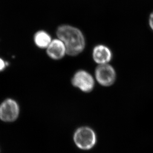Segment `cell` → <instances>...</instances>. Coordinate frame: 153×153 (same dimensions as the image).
Returning a JSON list of instances; mask_svg holds the SVG:
<instances>
[{"mask_svg": "<svg viewBox=\"0 0 153 153\" xmlns=\"http://www.w3.org/2000/svg\"><path fill=\"white\" fill-rule=\"evenodd\" d=\"M75 144L79 149L89 150L94 147L97 137L94 130L89 127H81L75 131L74 137Z\"/></svg>", "mask_w": 153, "mask_h": 153, "instance_id": "cell-2", "label": "cell"}, {"mask_svg": "<svg viewBox=\"0 0 153 153\" xmlns=\"http://www.w3.org/2000/svg\"><path fill=\"white\" fill-rule=\"evenodd\" d=\"M71 83L74 86L85 93L92 91L95 86L93 77L84 70H79L75 72L71 80Z\"/></svg>", "mask_w": 153, "mask_h": 153, "instance_id": "cell-4", "label": "cell"}, {"mask_svg": "<svg viewBox=\"0 0 153 153\" xmlns=\"http://www.w3.org/2000/svg\"><path fill=\"white\" fill-rule=\"evenodd\" d=\"M6 64L5 62L2 59L0 58V71H3L5 68Z\"/></svg>", "mask_w": 153, "mask_h": 153, "instance_id": "cell-9", "label": "cell"}, {"mask_svg": "<svg viewBox=\"0 0 153 153\" xmlns=\"http://www.w3.org/2000/svg\"><path fill=\"white\" fill-rule=\"evenodd\" d=\"M19 108L16 101L8 99L0 105V119L5 122H12L19 117Z\"/></svg>", "mask_w": 153, "mask_h": 153, "instance_id": "cell-5", "label": "cell"}, {"mask_svg": "<svg viewBox=\"0 0 153 153\" xmlns=\"http://www.w3.org/2000/svg\"><path fill=\"white\" fill-rule=\"evenodd\" d=\"M47 53L52 59H62L67 53L65 45L60 39H53L47 48Z\"/></svg>", "mask_w": 153, "mask_h": 153, "instance_id": "cell-6", "label": "cell"}, {"mask_svg": "<svg viewBox=\"0 0 153 153\" xmlns=\"http://www.w3.org/2000/svg\"><path fill=\"white\" fill-rule=\"evenodd\" d=\"M112 56L111 50L105 45H97L93 50V59L99 65L108 64L111 61Z\"/></svg>", "mask_w": 153, "mask_h": 153, "instance_id": "cell-7", "label": "cell"}, {"mask_svg": "<svg viewBox=\"0 0 153 153\" xmlns=\"http://www.w3.org/2000/svg\"><path fill=\"white\" fill-rule=\"evenodd\" d=\"M56 35L65 45L67 54L76 56L84 50L85 39L84 35L77 28L70 25H61L56 30Z\"/></svg>", "mask_w": 153, "mask_h": 153, "instance_id": "cell-1", "label": "cell"}, {"mask_svg": "<svg viewBox=\"0 0 153 153\" xmlns=\"http://www.w3.org/2000/svg\"><path fill=\"white\" fill-rule=\"evenodd\" d=\"M52 40L51 36L45 31H38L35 34L34 36L35 45L38 48L41 49L47 48Z\"/></svg>", "mask_w": 153, "mask_h": 153, "instance_id": "cell-8", "label": "cell"}, {"mask_svg": "<svg viewBox=\"0 0 153 153\" xmlns=\"http://www.w3.org/2000/svg\"><path fill=\"white\" fill-rule=\"evenodd\" d=\"M149 25L150 26L151 28L153 31V12L151 13L149 19Z\"/></svg>", "mask_w": 153, "mask_h": 153, "instance_id": "cell-10", "label": "cell"}, {"mask_svg": "<svg viewBox=\"0 0 153 153\" xmlns=\"http://www.w3.org/2000/svg\"><path fill=\"white\" fill-rule=\"evenodd\" d=\"M115 69L108 64L99 65L95 69L96 79L102 86H111L116 81Z\"/></svg>", "mask_w": 153, "mask_h": 153, "instance_id": "cell-3", "label": "cell"}]
</instances>
